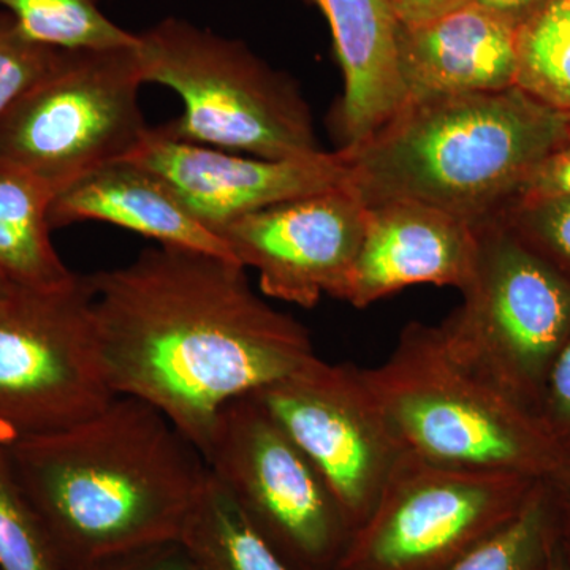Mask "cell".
Returning a JSON list of instances; mask_svg holds the SVG:
<instances>
[{
    "instance_id": "obj_1",
    "label": "cell",
    "mask_w": 570,
    "mask_h": 570,
    "mask_svg": "<svg viewBox=\"0 0 570 570\" xmlns=\"http://www.w3.org/2000/svg\"><path fill=\"white\" fill-rule=\"evenodd\" d=\"M91 283L108 385L163 412L202 455L230 401L317 358L306 326L266 303L234 258L157 245Z\"/></svg>"
},
{
    "instance_id": "obj_2",
    "label": "cell",
    "mask_w": 570,
    "mask_h": 570,
    "mask_svg": "<svg viewBox=\"0 0 570 570\" xmlns=\"http://www.w3.org/2000/svg\"><path fill=\"white\" fill-rule=\"evenodd\" d=\"M6 448L66 570L181 539L212 474L178 426L130 396Z\"/></svg>"
},
{
    "instance_id": "obj_3",
    "label": "cell",
    "mask_w": 570,
    "mask_h": 570,
    "mask_svg": "<svg viewBox=\"0 0 570 570\" xmlns=\"http://www.w3.org/2000/svg\"><path fill=\"white\" fill-rule=\"evenodd\" d=\"M569 140L568 112L513 86L407 99L365 141L341 149L347 189L366 208L420 202L479 227L504 212Z\"/></svg>"
},
{
    "instance_id": "obj_4",
    "label": "cell",
    "mask_w": 570,
    "mask_h": 570,
    "mask_svg": "<svg viewBox=\"0 0 570 570\" xmlns=\"http://www.w3.org/2000/svg\"><path fill=\"white\" fill-rule=\"evenodd\" d=\"M363 376L403 448L420 460L535 480L562 463L535 414L461 366L438 325L404 326L389 358Z\"/></svg>"
},
{
    "instance_id": "obj_5",
    "label": "cell",
    "mask_w": 570,
    "mask_h": 570,
    "mask_svg": "<svg viewBox=\"0 0 570 570\" xmlns=\"http://www.w3.org/2000/svg\"><path fill=\"white\" fill-rule=\"evenodd\" d=\"M142 81L181 97L183 115L159 126L175 140L262 159L324 151L298 86L243 41L165 18L137 33Z\"/></svg>"
},
{
    "instance_id": "obj_6",
    "label": "cell",
    "mask_w": 570,
    "mask_h": 570,
    "mask_svg": "<svg viewBox=\"0 0 570 570\" xmlns=\"http://www.w3.org/2000/svg\"><path fill=\"white\" fill-rule=\"evenodd\" d=\"M475 230L474 275L438 330L461 366L538 417L547 376L570 335V283L498 219Z\"/></svg>"
},
{
    "instance_id": "obj_7",
    "label": "cell",
    "mask_w": 570,
    "mask_h": 570,
    "mask_svg": "<svg viewBox=\"0 0 570 570\" xmlns=\"http://www.w3.org/2000/svg\"><path fill=\"white\" fill-rule=\"evenodd\" d=\"M142 85L137 43L63 50L0 121V164L47 184L56 197L129 159L151 129L140 107Z\"/></svg>"
},
{
    "instance_id": "obj_8",
    "label": "cell",
    "mask_w": 570,
    "mask_h": 570,
    "mask_svg": "<svg viewBox=\"0 0 570 570\" xmlns=\"http://www.w3.org/2000/svg\"><path fill=\"white\" fill-rule=\"evenodd\" d=\"M91 276L0 295V442L77 425L115 400L92 314Z\"/></svg>"
},
{
    "instance_id": "obj_9",
    "label": "cell",
    "mask_w": 570,
    "mask_h": 570,
    "mask_svg": "<svg viewBox=\"0 0 570 570\" xmlns=\"http://www.w3.org/2000/svg\"><path fill=\"white\" fill-rule=\"evenodd\" d=\"M250 527L294 570H336L352 528L324 479L254 393L217 415L204 453Z\"/></svg>"
},
{
    "instance_id": "obj_10",
    "label": "cell",
    "mask_w": 570,
    "mask_h": 570,
    "mask_svg": "<svg viewBox=\"0 0 570 570\" xmlns=\"http://www.w3.org/2000/svg\"><path fill=\"white\" fill-rule=\"evenodd\" d=\"M540 482L407 452L336 570H449L515 520Z\"/></svg>"
},
{
    "instance_id": "obj_11",
    "label": "cell",
    "mask_w": 570,
    "mask_h": 570,
    "mask_svg": "<svg viewBox=\"0 0 570 570\" xmlns=\"http://www.w3.org/2000/svg\"><path fill=\"white\" fill-rule=\"evenodd\" d=\"M254 395L316 468L352 532L362 527L407 453L363 370L317 356Z\"/></svg>"
},
{
    "instance_id": "obj_12",
    "label": "cell",
    "mask_w": 570,
    "mask_h": 570,
    "mask_svg": "<svg viewBox=\"0 0 570 570\" xmlns=\"http://www.w3.org/2000/svg\"><path fill=\"white\" fill-rule=\"evenodd\" d=\"M366 206L347 186L239 217L219 236L262 294L313 307L322 296L343 299L366 230Z\"/></svg>"
},
{
    "instance_id": "obj_13",
    "label": "cell",
    "mask_w": 570,
    "mask_h": 570,
    "mask_svg": "<svg viewBox=\"0 0 570 570\" xmlns=\"http://www.w3.org/2000/svg\"><path fill=\"white\" fill-rule=\"evenodd\" d=\"M127 160L159 175L216 235L247 214L346 186L347 181L343 149L305 159H262L175 140L159 127L149 129Z\"/></svg>"
},
{
    "instance_id": "obj_14",
    "label": "cell",
    "mask_w": 570,
    "mask_h": 570,
    "mask_svg": "<svg viewBox=\"0 0 570 570\" xmlns=\"http://www.w3.org/2000/svg\"><path fill=\"white\" fill-rule=\"evenodd\" d=\"M366 230L344 302L367 307L411 285L463 292L479 255L475 227L434 206L392 200L367 206Z\"/></svg>"
},
{
    "instance_id": "obj_15",
    "label": "cell",
    "mask_w": 570,
    "mask_h": 570,
    "mask_svg": "<svg viewBox=\"0 0 570 570\" xmlns=\"http://www.w3.org/2000/svg\"><path fill=\"white\" fill-rule=\"evenodd\" d=\"M401 77L407 99L513 88L519 71V28L471 2L400 26Z\"/></svg>"
},
{
    "instance_id": "obj_16",
    "label": "cell",
    "mask_w": 570,
    "mask_h": 570,
    "mask_svg": "<svg viewBox=\"0 0 570 570\" xmlns=\"http://www.w3.org/2000/svg\"><path fill=\"white\" fill-rule=\"evenodd\" d=\"M88 220L118 225L159 245L234 258L224 239L197 220L159 175L134 160L105 165L52 198V230Z\"/></svg>"
},
{
    "instance_id": "obj_17",
    "label": "cell",
    "mask_w": 570,
    "mask_h": 570,
    "mask_svg": "<svg viewBox=\"0 0 570 570\" xmlns=\"http://www.w3.org/2000/svg\"><path fill=\"white\" fill-rule=\"evenodd\" d=\"M324 13L344 75L340 124L344 145L365 141L407 100L401 77L400 21L389 0H305Z\"/></svg>"
},
{
    "instance_id": "obj_18",
    "label": "cell",
    "mask_w": 570,
    "mask_h": 570,
    "mask_svg": "<svg viewBox=\"0 0 570 570\" xmlns=\"http://www.w3.org/2000/svg\"><path fill=\"white\" fill-rule=\"evenodd\" d=\"M52 198L47 184L0 164V276L11 287L50 291L75 277L52 246Z\"/></svg>"
},
{
    "instance_id": "obj_19",
    "label": "cell",
    "mask_w": 570,
    "mask_h": 570,
    "mask_svg": "<svg viewBox=\"0 0 570 570\" xmlns=\"http://www.w3.org/2000/svg\"><path fill=\"white\" fill-rule=\"evenodd\" d=\"M181 540L206 570H294L250 527L213 474Z\"/></svg>"
},
{
    "instance_id": "obj_20",
    "label": "cell",
    "mask_w": 570,
    "mask_h": 570,
    "mask_svg": "<svg viewBox=\"0 0 570 570\" xmlns=\"http://www.w3.org/2000/svg\"><path fill=\"white\" fill-rule=\"evenodd\" d=\"M515 86L570 112V0H549L520 26Z\"/></svg>"
},
{
    "instance_id": "obj_21",
    "label": "cell",
    "mask_w": 570,
    "mask_h": 570,
    "mask_svg": "<svg viewBox=\"0 0 570 570\" xmlns=\"http://www.w3.org/2000/svg\"><path fill=\"white\" fill-rule=\"evenodd\" d=\"M104 0H0L21 31L32 40L61 48L129 47L137 33L119 28L102 9Z\"/></svg>"
},
{
    "instance_id": "obj_22",
    "label": "cell",
    "mask_w": 570,
    "mask_h": 570,
    "mask_svg": "<svg viewBox=\"0 0 570 570\" xmlns=\"http://www.w3.org/2000/svg\"><path fill=\"white\" fill-rule=\"evenodd\" d=\"M554 521L546 483H539L515 520L449 570H546Z\"/></svg>"
},
{
    "instance_id": "obj_23",
    "label": "cell",
    "mask_w": 570,
    "mask_h": 570,
    "mask_svg": "<svg viewBox=\"0 0 570 570\" xmlns=\"http://www.w3.org/2000/svg\"><path fill=\"white\" fill-rule=\"evenodd\" d=\"M0 570H66L0 442Z\"/></svg>"
},
{
    "instance_id": "obj_24",
    "label": "cell",
    "mask_w": 570,
    "mask_h": 570,
    "mask_svg": "<svg viewBox=\"0 0 570 570\" xmlns=\"http://www.w3.org/2000/svg\"><path fill=\"white\" fill-rule=\"evenodd\" d=\"M515 216L494 217L570 283V197L517 200Z\"/></svg>"
},
{
    "instance_id": "obj_25",
    "label": "cell",
    "mask_w": 570,
    "mask_h": 570,
    "mask_svg": "<svg viewBox=\"0 0 570 570\" xmlns=\"http://www.w3.org/2000/svg\"><path fill=\"white\" fill-rule=\"evenodd\" d=\"M62 51L32 40L11 14L0 10V121L58 63Z\"/></svg>"
},
{
    "instance_id": "obj_26",
    "label": "cell",
    "mask_w": 570,
    "mask_h": 570,
    "mask_svg": "<svg viewBox=\"0 0 570 570\" xmlns=\"http://www.w3.org/2000/svg\"><path fill=\"white\" fill-rule=\"evenodd\" d=\"M538 419L562 460L570 461V335L547 376Z\"/></svg>"
},
{
    "instance_id": "obj_27",
    "label": "cell",
    "mask_w": 570,
    "mask_h": 570,
    "mask_svg": "<svg viewBox=\"0 0 570 570\" xmlns=\"http://www.w3.org/2000/svg\"><path fill=\"white\" fill-rule=\"evenodd\" d=\"M85 570H206L181 539L118 554Z\"/></svg>"
},
{
    "instance_id": "obj_28",
    "label": "cell",
    "mask_w": 570,
    "mask_h": 570,
    "mask_svg": "<svg viewBox=\"0 0 570 570\" xmlns=\"http://www.w3.org/2000/svg\"><path fill=\"white\" fill-rule=\"evenodd\" d=\"M547 197H570V146L547 157L523 183L515 200Z\"/></svg>"
},
{
    "instance_id": "obj_29",
    "label": "cell",
    "mask_w": 570,
    "mask_h": 570,
    "mask_svg": "<svg viewBox=\"0 0 570 570\" xmlns=\"http://www.w3.org/2000/svg\"><path fill=\"white\" fill-rule=\"evenodd\" d=\"M543 483L549 494L557 538L570 560V461L562 460L560 468Z\"/></svg>"
},
{
    "instance_id": "obj_30",
    "label": "cell",
    "mask_w": 570,
    "mask_h": 570,
    "mask_svg": "<svg viewBox=\"0 0 570 570\" xmlns=\"http://www.w3.org/2000/svg\"><path fill=\"white\" fill-rule=\"evenodd\" d=\"M468 0H389L400 24H420L456 9Z\"/></svg>"
},
{
    "instance_id": "obj_31",
    "label": "cell",
    "mask_w": 570,
    "mask_h": 570,
    "mask_svg": "<svg viewBox=\"0 0 570 570\" xmlns=\"http://www.w3.org/2000/svg\"><path fill=\"white\" fill-rule=\"evenodd\" d=\"M468 2L497 14V17L510 22L515 28H520L549 0H468Z\"/></svg>"
},
{
    "instance_id": "obj_32",
    "label": "cell",
    "mask_w": 570,
    "mask_h": 570,
    "mask_svg": "<svg viewBox=\"0 0 570 570\" xmlns=\"http://www.w3.org/2000/svg\"><path fill=\"white\" fill-rule=\"evenodd\" d=\"M546 570H570V560L557 535H554L553 543H551L549 562H547Z\"/></svg>"
},
{
    "instance_id": "obj_33",
    "label": "cell",
    "mask_w": 570,
    "mask_h": 570,
    "mask_svg": "<svg viewBox=\"0 0 570 570\" xmlns=\"http://www.w3.org/2000/svg\"><path fill=\"white\" fill-rule=\"evenodd\" d=\"M10 288H13V287H11V285L9 283H7V281L3 279L2 276H0V295L6 294V292L10 291Z\"/></svg>"
},
{
    "instance_id": "obj_34",
    "label": "cell",
    "mask_w": 570,
    "mask_h": 570,
    "mask_svg": "<svg viewBox=\"0 0 570 570\" xmlns=\"http://www.w3.org/2000/svg\"><path fill=\"white\" fill-rule=\"evenodd\" d=\"M568 116H569V127H570V112H568Z\"/></svg>"
}]
</instances>
